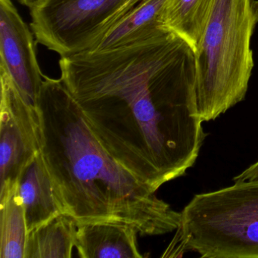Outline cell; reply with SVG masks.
<instances>
[{"label": "cell", "mask_w": 258, "mask_h": 258, "mask_svg": "<svg viewBox=\"0 0 258 258\" xmlns=\"http://www.w3.org/2000/svg\"><path fill=\"white\" fill-rule=\"evenodd\" d=\"M34 33L12 0H0V70L11 78L25 100L37 110L43 82Z\"/></svg>", "instance_id": "52a82bcc"}, {"label": "cell", "mask_w": 258, "mask_h": 258, "mask_svg": "<svg viewBox=\"0 0 258 258\" xmlns=\"http://www.w3.org/2000/svg\"><path fill=\"white\" fill-rule=\"evenodd\" d=\"M40 152L64 214L77 225H131L143 235L176 231L181 212L108 153L62 80L43 76L37 102Z\"/></svg>", "instance_id": "7a4b0ae2"}, {"label": "cell", "mask_w": 258, "mask_h": 258, "mask_svg": "<svg viewBox=\"0 0 258 258\" xmlns=\"http://www.w3.org/2000/svg\"><path fill=\"white\" fill-rule=\"evenodd\" d=\"M21 4L27 7H31L33 4H35L37 0H18Z\"/></svg>", "instance_id": "9a60e30c"}, {"label": "cell", "mask_w": 258, "mask_h": 258, "mask_svg": "<svg viewBox=\"0 0 258 258\" xmlns=\"http://www.w3.org/2000/svg\"><path fill=\"white\" fill-rule=\"evenodd\" d=\"M258 0H215L196 52V96L202 122L244 100L253 68Z\"/></svg>", "instance_id": "3957f363"}, {"label": "cell", "mask_w": 258, "mask_h": 258, "mask_svg": "<svg viewBox=\"0 0 258 258\" xmlns=\"http://www.w3.org/2000/svg\"><path fill=\"white\" fill-rule=\"evenodd\" d=\"M168 0H141L92 50H106L152 38L167 31L164 13ZM91 51V50H90Z\"/></svg>", "instance_id": "30bf717a"}, {"label": "cell", "mask_w": 258, "mask_h": 258, "mask_svg": "<svg viewBox=\"0 0 258 258\" xmlns=\"http://www.w3.org/2000/svg\"><path fill=\"white\" fill-rule=\"evenodd\" d=\"M0 204L17 187L27 164L39 153L38 116L8 75L0 70Z\"/></svg>", "instance_id": "8992f818"}, {"label": "cell", "mask_w": 258, "mask_h": 258, "mask_svg": "<svg viewBox=\"0 0 258 258\" xmlns=\"http://www.w3.org/2000/svg\"><path fill=\"white\" fill-rule=\"evenodd\" d=\"M59 68L102 146L154 191L194 165L208 135L196 103V54L173 31L61 57Z\"/></svg>", "instance_id": "6da1fadb"}, {"label": "cell", "mask_w": 258, "mask_h": 258, "mask_svg": "<svg viewBox=\"0 0 258 258\" xmlns=\"http://www.w3.org/2000/svg\"><path fill=\"white\" fill-rule=\"evenodd\" d=\"M137 229L126 223L77 225L75 247L83 258H142Z\"/></svg>", "instance_id": "ba28073f"}, {"label": "cell", "mask_w": 258, "mask_h": 258, "mask_svg": "<svg viewBox=\"0 0 258 258\" xmlns=\"http://www.w3.org/2000/svg\"><path fill=\"white\" fill-rule=\"evenodd\" d=\"M141 0H37L30 7L37 43L61 57L90 51Z\"/></svg>", "instance_id": "5b68a950"}, {"label": "cell", "mask_w": 258, "mask_h": 258, "mask_svg": "<svg viewBox=\"0 0 258 258\" xmlns=\"http://www.w3.org/2000/svg\"><path fill=\"white\" fill-rule=\"evenodd\" d=\"M0 258H25L28 230L25 211L17 187L0 204Z\"/></svg>", "instance_id": "4fadbf2b"}, {"label": "cell", "mask_w": 258, "mask_h": 258, "mask_svg": "<svg viewBox=\"0 0 258 258\" xmlns=\"http://www.w3.org/2000/svg\"><path fill=\"white\" fill-rule=\"evenodd\" d=\"M234 182L258 180V161L232 179Z\"/></svg>", "instance_id": "5bb4252c"}, {"label": "cell", "mask_w": 258, "mask_h": 258, "mask_svg": "<svg viewBox=\"0 0 258 258\" xmlns=\"http://www.w3.org/2000/svg\"><path fill=\"white\" fill-rule=\"evenodd\" d=\"M17 191L25 211L28 233L55 216L64 214L40 152L22 170Z\"/></svg>", "instance_id": "9c48e42d"}, {"label": "cell", "mask_w": 258, "mask_h": 258, "mask_svg": "<svg viewBox=\"0 0 258 258\" xmlns=\"http://www.w3.org/2000/svg\"><path fill=\"white\" fill-rule=\"evenodd\" d=\"M214 1L168 0L166 4V27L187 42L195 53L200 46Z\"/></svg>", "instance_id": "7c38bea8"}, {"label": "cell", "mask_w": 258, "mask_h": 258, "mask_svg": "<svg viewBox=\"0 0 258 258\" xmlns=\"http://www.w3.org/2000/svg\"><path fill=\"white\" fill-rule=\"evenodd\" d=\"M77 224L60 214L28 233L25 258H71L75 247Z\"/></svg>", "instance_id": "8fae6325"}, {"label": "cell", "mask_w": 258, "mask_h": 258, "mask_svg": "<svg viewBox=\"0 0 258 258\" xmlns=\"http://www.w3.org/2000/svg\"><path fill=\"white\" fill-rule=\"evenodd\" d=\"M258 258V180L196 195L161 257Z\"/></svg>", "instance_id": "277c9868"}]
</instances>
